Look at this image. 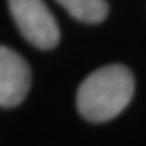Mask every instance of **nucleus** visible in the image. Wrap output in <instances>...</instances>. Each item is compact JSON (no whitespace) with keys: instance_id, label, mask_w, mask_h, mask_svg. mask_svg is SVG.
<instances>
[{"instance_id":"f257e3e1","label":"nucleus","mask_w":146,"mask_h":146,"mask_svg":"<svg viewBox=\"0 0 146 146\" xmlns=\"http://www.w3.org/2000/svg\"><path fill=\"white\" fill-rule=\"evenodd\" d=\"M135 80L127 67L114 63L98 68L80 84L76 93L78 112L89 122H107L130 104Z\"/></svg>"},{"instance_id":"f03ea898","label":"nucleus","mask_w":146,"mask_h":146,"mask_svg":"<svg viewBox=\"0 0 146 146\" xmlns=\"http://www.w3.org/2000/svg\"><path fill=\"white\" fill-rule=\"evenodd\" d=\"M11 16L28 42L37 49H52L58 44L60 29L44 0H8Z\"/></svg>"},{"instance_id":"7ed1b4c3","label":"nucleus","mask_w":146,"mask_h":146,"mask_svg":"<svg viewBox=\"0 0 146 146\" xmlns=\"http://www.w3.org/2000/svg\"><path fill=\"white\" fill-rule=\"evenodd\" d=\"M31 70L20 54L0 46V107H16L28 96Z\"/></svg>"},{"instance_id":"20e7f679","label":"nucleus","mask_w":146,"mask_h":146,"mask_svg":"<svg viewBox=\"0 0 146 146\" xmlns=\"http://www.w3.org/2000/svg\"><path fill=\"white\" fill-rule=\"evenodd\" d=\"M76 20L83 23H101L109 13L107 0H57Z\"/></svg>"}]
</instances>
